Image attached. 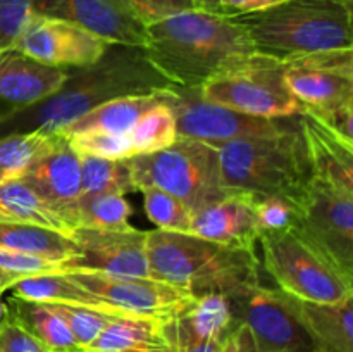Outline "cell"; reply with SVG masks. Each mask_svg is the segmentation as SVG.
I'll return each instance as SVG.
<instances>
[{"mask_svg":"<svg viewBox=\"0 0 353 352\" xmlns=\"http://www.w3.org/2000/svg\"><path fill=\"white\" fill-rule=\"evenodd\" d=\"M172 83L145 57L143 48L110 45L95 64L68 69L52 95L0 121V137L26 131L57 133L93 107L130 95H157Z\"/></svg>","mask_w":353,"mask_h":352,"instance_id":"6da1fadb","label":"cell"},{"mask_svg":"<svg viewBox=\"0 0 353 352\" xmlns=\"http://www.w3.org/2000/svg\"><path fill=\"white\" fill-rule=\"evenodd\" d=\"M143 52L172 85L200 88L255 50L234 17L190 9L147 24Z\"/></svg>","mask_w":353,"mask_h":352,"instance_id":"7a4b0ae2","label":"cell"},{"mask_svg":"<svg viewBox=\"0 0 353 352\" xmlns=\"http://www.w3.org/2000/svg\"><path fill=\"white\" fill-rule=\"evenodd\" d=\"M217 152L228 192L278 197L295 209L314 182L299 116L281 130L228 141Z\"/></svg>","mask_w":353,"mask_h":352,"instance_id":"3957f363","label":"cell"},{"mask_svg":"<svg viewBox=\"0 0 353 352\" xmlns=\"http://www.w3.org/2000/svg\"><path fill=\"white\" fill-rule=\"evenodd\" d=\"M152 278L171 283L192 297L230 295L248 285H264V268L255 251L230 248L192 233L147 231Z\"/></svg>","mask_w":353,"mask_h":352,"instance_id":"277c9868","label":"cell"},{"mask_svg":"<svg viewBox=\"0 0 353 352\" xmlns=\"http://www.w3.org/2000/svg\"><path fill=\"white\" fill-rule=\"evenodd\" d=\"M353 10L333 0H285L236 16L257 54L286 61L323 50L353 48Z\"/></svg>","mask_w":353,"mask_h":352,"instance_id":"5b68a950","label":"cell"},{"mask_svg":"<svg viewBox=\"0 0 353 352\" xmlns=\"http://www.w3.org/2000/svg\"><path fill=\"white\" fill-rule=\"evenodd\" d=\"M137 192L159 188L181 200L192 213L226 197L219 152L212 145L178 137L174 144L152 154L130 157Z\"/></svg>","mask_w":353,"mask_h":352,"instance_id":"8992f818","label":"cell"},{"mask_svg":"<svg viewBox=\"0 0 353 352\" xmlns=\"http://www.w3.org/2000/svg\"><path fill=\"white\" fill-rule=\"evenodd\" d=\"M285 79L303 110L353 144V48L286 59Z\"/></svg>","mask_w":353,"mask_h":352,"instance_id":"52a82bcc","label":"cell"},{"mask_svg":"<svg viewBox=\"0 0 353 352\" xmlns=\"http://www.w3.org/2000/svg\"><path fill=\"white\" fill-rule=\"evenodd\" d=\"M203 100L257 117H293L303 106L290 92L285 62L254 52L199 88Z\"/></svg>","mask_w":353,"mask_h":352,"instance_id":"ba28073f","label":"cell"},{"mask_svg":"<svg viewBox=\"0 0 353 352\" xmlns=\"http://www.w3.org/2000/svg\"><path fill=\"white\" fill-rule=\"evenodd\" d=\"M259 240L264 254L262 268L281 292L323 304L341 302L353 297V283L290 230L264 233Z\"/></svg>","mask_w":353,"mask_h":352,"instance_id":"9c48e42d","label":"cell"},{"mask_svg":"<svg viewBox=\"0 0 353 352\" xmlns=\"http://www.w3.org/2000/svg\"><path fill=\"white\" fill-rule=\"evenodd\" d=\"M292 233L353 283V195L314 179L295 207Z\"/></svg>","mask_w":353,"mask_h":352,"instance_id":"30bf717a","label":"cell"},{"mask_svg":"<svg viewBox=\"0 0 353 352\" xmlns=\"http://www.w3.org/2000/svg\"><path fill=\"white\" fill-rule=\"evenodd\" d=\"M176 121L178 137L193 138L212 147L285 128L293 117H257L202 99L199 88L172 85L157 93Z\"/></svg>","mask_w":353,"mask_h":352,"instance_id":"8fae6325","label":"cell"},{"mask_svg":"<svg viewBox=\"0 0 353 352\" xmlns=\"http://www.w3.org/2000/svg\"><path fill=\"white\" fill-rule=\"evenodd\" d=\"M226 300L234 320L250 331L259 352H316L278 289L248 285L226 295Z\"/></svg>","mask_w":353,"mask_h":352,"instance_id":"7c38bea8","label":"cell"},{"mask_svg":"<svg viewBox=\"0 0 353 352\" xmlns=\"http://www.w3.org/2000/svg\"><path fill=\"white\" fill-rule=\"evenodd\" d=\"M68 275L126 316L150 317L165 323L178 316L193 299L185 290L154 278L90 271H71Z\"/></svg>","mask_w":353,"mask_h":352,"instance_id":"4fadbf2b","label":"cell"},{"mask_svg":"<svg viewBox=\"0 0 353 352\" xmlns=\"http://www.w3.org/2000/svg\"><path fill=\"white\" fill-rule=\"evenodd\" d=\"M71 238L78 245L79 255L62 262L59 271L152 278L147 259V231L137 228L121 231L76 228Z\"/></svg>","mask_w":353,"mask_h":352,"instance_id":"5bb4252c","label":"cell"},{"mask_svg":"<svg viewBox=\"0 0 353 352\" xmlns=\"http://www.w3.org/2000/svg\"><path fill=\"white\" fill-rule=\"evenodd\" d=\"M110 45L69 21L37 14L12 48L57 69H81L103 57Z\"/></svg>","mask_w":353,"mask_h":352,"instance_id":"9a60e30c","label":"cell"},{"mask_svg":"<svg viewBox=\"0 0 353 352\" xmlns=\"http://www.w3.org/2000/svg\"><path fill=\"white\" fill-rule=\"evenodd\" d=\"M41 16L69 21L109 45L143 48L147 24L126 0H37Z\"/></svg>","mask_w":353,"mask_h":352,"instance_id":"2e32d148","label":"cell"},{"mask_svg":"<svg viewBox=\"0 0 353 352\" xmlns=\"http://www.w3.org/2000/svg\"><path fill=\"white\" fill-rule=\"evenodd\" d=\"M65 78L64 69L41 64L16 48L0 50V121L47 99Z\"/></svg>","mask_w":353,"mask_h":352,"instance_id":"e0dca14e","label":"cell"},{"mask_svg":"<svg viewBox=\"0 0 353 352\" xmlns=\"http://www.w3.org/2000/svg\"><path fill=\"white\" fill-rule=\"evenodd\" d=\"M255 197L230 192L217 202L192 214L190 233L230 248L255 251L259 240Z\"/></svg>","mask_w":353,"mask_h":352,"instance_id":"ac0fdd59","label":"cell"},{"mask_svg":"<svg viewBox=\"0 0 353 352\" xmlns=\"http://www.w3.org/2000/svg\"><path fill=\"white\" fill-rule=\"evenodd\" d=\"M299 123L305 138L314 179L353 195V144L303 110Z\"/></svg>","mask_w":353,"mask_h":352,"instance_id":"d6986e66","label":"cell"},{"mask_svg":"<svg viewBox=\"0 0 353 352\" xmlns=\"http://www.w3.org/2000/svg\"><path fill=\"white\" fill-rule=\"evenodd\" d=\"M279 293L309 333L316 352H353V297L323 304L296 299L281 290Z\"/></svg>","mask_w":353,"mask_h":352,"instance_id":"ffe728a7","label":"cell"},{"mask_svg":"<svg viewBox=\"0 0 353 352\" xmlns=\"http://www.w3.org/2000/svg\"><path fill=\"white\" fill-rule=\"evenodd\" d=\"M21 179L41 199L59 209H64L81 195L79 154L62 137L61 144L31 166Z\"/></svg>","mask_w":353,"mask_h":352,"instance_id":"44dd1931","label":"cell"},{"mask_svg":"<svg viewBox=\"0 0 353 352\" xmlns=\"http://www.w3.org/2000/svg\"><path fill=\"white\" fill-rule=\"evenodd\" d=\"M12 295L24 300L41 304H62V306L85 307L99 311L110 316H126L116 307L107 304L102 297L90 292L85 286L71 278L68 273H47V275L30 276L12 286Z\"/></svg>","mask_w":353,"mask_h":352,"instance_id":"7402d4cb","label":"cell"},{"mask_svg":"<svg viewBox=\"0 0 353 352\" xmlns=\"http://www.w3.org/2000/svg\"><path fill=\"white\" fill-rule=\"evenodd\" d=\"M159 104V95H130L107 100L62 128V137L83 133L128 135L145 113Z\"/></svg>","mask_w":353,"mask_h":352,"instance_id":"603a6c76","label":"cell"},{"mask_svg":"<svg viewBox=\"0 0 353 352\" xmlns=\"http://www.w3.org/2000/svg\"><path fill=\"white\" fill-rule=\"evenodd\" d=\"M0 223L38 224L69 237L74 230L62 209L41 199L21 178L0 183Z\"/></svg>","mask_w":353,"mask_h":352,"instance_id":"cb8c5ba5","label":"cell"},{"mask_svg":"<svg viewBox=\"0 0 353 352\" xmlns=\"http://www.w3.org/2000/svg\"><path fill=\"white\" fill-rule=\"evenodd\" d=\"M168 352L164 323L150 317L116 316L83 352Z\"/></svg>","mask_w":353,"mask_h":352,"instance_id":"d4e9b609","label":"cell"},{"mask_svg":"<svg viewBox=\"0 0 353 352\" xmlns=\"http://www.w3.org/2000/svg\"><path fill=\"white\" fill-rule=\"evenodd\" d=\"M0 247L54 261L59 266L79 255L78 245L69 235L26 223H0Z\"/></svg>","mask_w":353,"mask_h":352,"instance_id":"484cf974","label":"cell"},{"mask_svg":"<svg viewBox=\"0 0 353 352\" xmlns=\"http://www.w3.org/2000/svg\"><path fill=\"white\" fill-rule=\"evenodd\" d=\"M6 314L28 333L40 340L52 352H83L69 331L68 324L52 311L48 304L10 297Z\"/></svg>","mask_w":353,"mask_h":352,"instance_id":"4316f807","label":"cell"},{"mask_svg":"<svg viewBox=\"0 0 353 352\" xmlns=\"http://www.w3.org/2000/svg\"><path fill=\"white\" fill-rule=\"evenodd\" d=\"M74 228L92 230H130L131 206L124 195L116 193H83L71 206L62 209Z\"/></svg>","mask_w":353,"mask_h":352,"instance_id":"83f0119b","label":"cell"},{"mask_svg":"<svg viewBox=\"0 0 353 352\" xmlns=\"http://www.w3.org/2000/svg\"><path fill=\"white\" fill-rule=\"evenodd\" d=\"M176 317L196 337L219 345L226 344L240 324L231 314L226 297L221 293L193 297Z\"/></svg>","mask_w":353,"mask_h":352,"instance_id":"f1b7e54d","label":"cell"},{"mask_svg":"<svg viewBox=\"0 0 353 352\" xmlns=\"http://www.w3.org/2000/svg\"><path fill=\"white\" fill-rule=\"evenodd\" d=\"M61 140V133L45 131H26L0 137V183L21 178L31 166L54 150Z\"/></svg>","mask_w":353,"mask_h":352,"instance_id":"f546056e","label":"cell"},{"mask_svg":"<svg viewBox=\"0 0 353 352\" xmlns=\"http://www.w3.org/2000/svg\"><path fill=\"white\" fill-rule=\"evenodd\" d=\"M81 161L83 193H116L126 195L137 192L131 176L130 159H105L79 154Z\"/></svg>","mask_w":353,"mask_h":352,"instance_id":"4dcf8cb0","label":"cell"},{"mask_svg":"<svg viewBox=\"0 0 353 352\" xmlns=\"http://www.w3.org/2000/svg\"><path fill=\"white\" fill-rule=\"evenodd\" d=\"M178 138L176 121L169 107L159 99V104L140 117L133 130L128 133L131 157L152 154L174 144Z\"/></svg>","mask_w":353,"mask_h":352,"instance_id":"1f68e13d","label":"cell"},{"mask_svg":"<svg viewBox=\"0 0 353 352\" xmlns=\"http://www.w3.org/2000/svg\"><path fill=\"white\" fill-rule=\"evenodd\" d=\"M141 193L145 213L157 230L190 233L193 213L181 200L159 188H143Z\"/></svg>","mask_w":353,"mask_h":352,"instance_id":"d6a6232c","label":"cell"},{"mask_svg":"<svg viewBox=\"0 0 353 352\" xmlns=\"http://www.w3.org/2000/svg\"><path fill=\"white\" fill-rule=\"evenodd\" d=\"M55 314L68 324L69 331L74 337L76 344L85 351L93 340L100 335V331L107 326L112 317L110 314L99 313V311L85 309V307L62 306V304H48Z\"/></svg>","mask_w":353,"mask_h":352,"instance_id":"836d02e7","label":"cell"},{"mask_svg":"<svg viewBox=\"0 0 353 352\" xmlns=\"http://www.w3.org/2000/svg\"><path fill=\"white\" fill-rule=\"evenodd\" d=\"M57 271V262L19 254V252L7 251V248L0 247V293L10 290L16 283H19L24 278Z\"/></svg>","mask_w":353,"mask_h":352,"instance_id":"e575fe53","label":"cell"},{"mask_svg":"<svg viewBox=\"0 0 353 352\" xmlns=\"http://www.w3.org/2000/svg\"><path fill=\"white\" fill-rule=\"evenodd\" d=\"M37 14V0H0V50L12 48Z\"/></svg>","mask_w":353,"mask_h":352,"instance_id":"d590c367","label":"cell"},{"mask_svg":"<svg viewBox=\"0 0 353 352\" xmlns=\"http://www.w3.org/2000/svg\"><path fill=\"white\" fill-rule=\"evenodd\" d=\"M255 219H257L259 237L264 233L292 230L295 211L292 204L278 197H259L255 199Z\"/></svg>","mask_w":353,"mask_h":352,"instance_id":"8d00e7d4","label":"cell"},{"mask_svg":"<svg viewBox=\"0 0 353 352\" xmlns=\"http://www.w3.org/2000/svg\"><path fill=\"white\" fill-rule=\"evenodd\" d=\"M164 335L172 352H221L223 345L196 337L178 317L165 321Z\"/></svg>","mask_w":353,"mask_h":352,"instance_id":"74e56055","label":"cell"},{"mask_svg":"<svg viewBox=\"0 0 353 352\" xmlns=\"http://www.w3.org/2000/svg\"><path fill=\"white\" fill-rule=\"evenodd\" d=\"M145 24L165 19L174 14L195 9L192 0H126Z\"/></svg>","mask_w":353,"mask_h":352,"instance_id":"f35d334b","label":"cell"},{"mask_svg":"<svg viewBox=\"0 0 353 352\" xmlns=\"http://www.w3.org/2000/svg\"><path fill=\"white\" fill-rule=\"evenodd\" d=\"M0 352H52L6 314L0 330Z\"/></svg>","mask_w":353,"mask_h":352,"instance_id":"ab89813d","label":"cell"},{"mask_svg":"<svg viewBox=\"0 0 353 352\" xmlns=\"http://www.w3.org/2000/svg\"><path fill=\"white\" fill-rule=\"evenodd\" d=\"M281 2L285 0H219V12L224 16L236 17L269 9Z\"/></svg>","mask_w":353,"mask_h":352,"instance_id":"60d3db41","label":"cell"},{"mask_svg":"<svg viewBox=\"0 0 353 352\" xmlns=\"http://www.w3.org/2000/svg\"><path fill=\"white\" fill-rule=\"evenodd\" d=\"M192 2L193 6H195V9L209 10V12H219V0H192Z\"/></svg>","mask_w":353,"mask_h":352,"instance_id":"b9f144b4","label":"cell"},{"mask_svg":"<svg viewBox=\"0 0 353 352\" xmlns=\"http://www.w3.org/2000/svg\"><path fill=\"white\" fill-rule=\"evenodd\" d=\"M3 320H6V304L2 302V293H0V330H2Z\"/></svg>","mask_w":353,"mask_h":352,"instance_id":"7bdbcfd3","label":"cell"},{"mask_svg":"<svg viewBox=\"0 0 353 352\" xmlns=\"http://www.w3.org/2000/svg\"><path fill=\"white\" fill-rule=\"evenodd\" d=\"M333 2L341 3V6L347 7V9H352L353 10V0H333Z\"/></svg>","mask_w":353,"mask_h":352,"instance_id":"ee69618b","label":"cell"},{"mask_svg":"<svg viewBox=\"0 0 353 352\" xmlns=\"http://www.w3.org/2000/svg\"><path fill=\"white\" fill-rule=\"evenodd\" d=\"M221 352H231L230 351V345H228V342L223 345V347H221Z\"/></svg>","mask_w":353,"mask_h":352,"instance_id":"f6af8a7d","label":"cell"},{"mask_svg":"<svg viewBox=\"0 0 353 352\" xmlns=\"http://www.w3.org/2000/svg\"><path fill=\"white\" fill-rule=\"evenodd\" d=\"M121 352H147V351H121Z\"/></svg>","mask_w":353,"mask_h":352,"instance_id":"bcb514c9","label":"cell"},{"mask_svg":"<svg viewBox=\"0 0 353 352\" xmlns=\"http://www.w3.org/2000/svg\"><path fill=\"white\" fill-rule=\"evenodd\" d=\"M168 352H172V351H171V347H169V351H168Z\"/></svg>","mask_w":353,"mask_h":352,"instance_id":"7dc6e473","label":"cell"}]
</instances>
